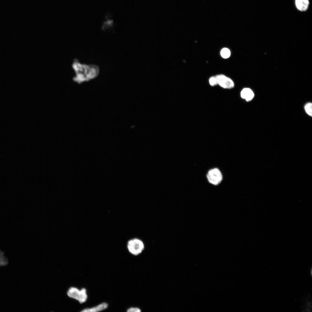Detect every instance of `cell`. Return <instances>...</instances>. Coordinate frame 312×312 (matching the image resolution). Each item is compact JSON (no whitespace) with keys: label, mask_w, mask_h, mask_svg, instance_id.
<instances>
[{"label":"cell","mask_w":312,"mask_h":312,"mask_svg":"<svg viewBox=\"0 0 312 312\" xmlns=\"http://www.w3.org/2000/svg\"><path fill=\"white\" fill-rule=\"evenodd\" d=\"M304 109L306 113L310 116L312 115V104L311 103L307 104L305 106Z\"/></svg>","instance_id":"cell-10"},{"label":"cell","mask_w":312,"mask_h":312,"mask_svg":"<svg viewBox=\"0 0 312 312\" xmlns=\"http://www.w3.org/2000/svg\"><path fill=\"white\" fill-rule=\"evenodd\" d=\"M141 310L139 308L137 307H131L127 310V312H141Z\"/></svg>","instance_id":"cell-13"},{"label":"cell","mask_w":312,"mask_h":312,"mask_svg":"<svg viewBox=\"0 0 312 312\" xmlns=\"http://www.w3.org/2000/svg\"><path fill=\"white\" fill-rule=\"evenodd\" d=\"M297 8L299 11L304 12L306 11L309 5V0H295Z\"/></svg>","instance_id":"cell-8"},{"label":"cell","mask_w":312,"mask_h":312,"mask_svg":"<svg viewBox=\"0 0 312 312\" xmlns=\"http://www.w3.org/2000/svg\"><path fill=\"white\" fill-rule=\"evenodd\" d=\"M231 54V53L230 50L226 48H223L220 51L221 56L224 59L229 58Z\"/></svg>","instance_id":"cell-9"},{"label":"cell","mask_w":312,"mask_h":312,"mask_svg":"<svg viewBox=\"0 0 312 312\" xmlns=\"http://www.w3.org/2000/svg\"><path fill=\"white\" fill-rule=\"evenodd\" d=\"M67 294L69 297L77 300L80 304L85 302L88 298L87 290L84 288L79 289L75 287H70L68 289Z\"/></svg>","instance_id":"cell-3"},{"label":"cell","mask_w":312,"mask_h":312,"mask_svg":"<svg viewBox=\"0 0 312 312\" xmlns=\"http://www.w3.org/2000/svg\"><path fill=\"white\" fill-rule=\"evenodd\" d=\"M241 97L247 101L251 100L254 97V94L252 90L248 88L243 89L240 93Z\"/></svg>","instance_id":"cell-7"},{"label":"cell","mask_w":312,"mask_h":312,"mask_svg":"<svg viewBox=\"0 0 312 312\" xmlns=\"http://www.w3.org/2000/svg\"><path fill=\"white\" fill-rule=\"evenodd\" d=\"M8 263V259L2 255H0V266L6 265Z\"/></svg>","instance_id":"cell-11"},{"label":"cell","mask_w":312,"mask_h":312,"mask_svg":"<svg viewBox=\"0 0 312 312\" xmlns=\"http://www.w3.org/2000/svg\"><path fill=\"white\" fill-rule=\"evenodd\" d=\"M127 247L130 253L133 256H137L143 252L145 248V245L143 241L141 239L134 238L127 241Z\"/></svg>","instance_id":"cell-2"},{"label":"cell","mask_w":312,"mask_h":312,"mask_svg":"<svg viewBox=\"0 0 312 312\" xmlns=\"http://www.w3.org/2000/svg\"><path fill=\"white\" fill-rule=\"evenodd\" d=\"M207 177L208 181L214 185L219 184L222 179V173L217 168H214L209 170L207 174Z\"/></svg>","instance_id":"cell-4"},{"label":"cell","mask_w":312,"mask_h":312,"mask_svg":"<svg viewBox=\"0 0 312 312\" xmlns=\"http://www.w3.org/2000/svg\"><path fill=\"white\" fill-rule=\"evenodd\" d=\"M109 306L106 302H102L94 307L85 308L81 311L82 312H98L102 311L107 309Z\"/></svg>","instance_id":"cell-6"},{"label":"cell","mask_w":312,"mask_h":312,"mask_svg":"<svg viewBox=\"0 0 312 312\" xmlns=\"http://www.w3.org/2000/svg\"><path fill=\"white\" fill-rule=\"evenodd\" d=\"M209 83L210 86H212L217 85V82L216 76L211 77L209 79Z\"/></svg>","instance_id":"cell-12"},{"label":"cell","mask_w":312,"mask_h":312,"mask_svg":"<svg viewBox=\"0 0 312 312\" xmlns=\"http://www.w3.org/2000/svg\"><path fill=\"white\" fill-rule=\"evenodd\" d=\"M217 79L218 85L222 88L227 89L233 88L234 84L233 80L224 75L220 74L215 76Z\"/></svg>","instance_id":"cell-5"},{"label":"cell","mask_w":312,"mask_h":312,"mask_svg":"<svg viewBox=\"0 0 312 312\" xmlns=\"http://www.w3.org/2000/svg\"><path fill=\"white\" fill-rule=\"evenodd\" d=\"M71 67L73 75L72 80L78 84L89 81L96 77L99 69L96 65L83 62L75 58L72 62Z\"/></svg>","instance_id":"cell-1"}]
</instances>
